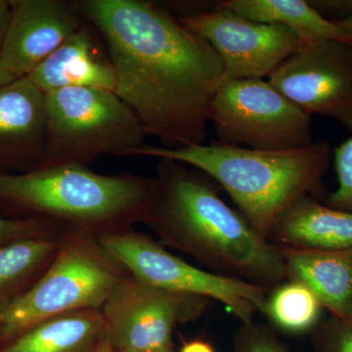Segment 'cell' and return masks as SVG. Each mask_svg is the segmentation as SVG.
<instances>
[{
	"label": "cell",
	"instance_id": "obj_16",
	"mask_svg": "<svg viewBox=\"0 0 352 352\" xmlns=\"http://www.w3.org/2000/svg\"><path fill=\"white\" fill-rule=\"evenodd\" d=\"M278 250L286 264L288 280L307 285L331 316L352 319V250Z\"/></svg>",
	"mask_w": 352,
	"mask_h": 352
},
{
	"label": "cell",
	"instance_id": "obj_26",
	"mask_svg": "<svg viewBox=\"0 0 352 352\" xmlns=\"http://www.w3.org/2000/svg\"><path fill=\"white\" fill-rule=\"evenodd\" d=\"M179 352H215V349L207 340H193L184 342Z\"/></svg>",
	"mask_w": 352,
	"mask_h": 352
},
{
	"label": "cell",
	"instance_id": "obj_14",
	"mask_svg": "<svg viewBox=\"0 0 352 352\" xmlns=\"http://www.w3.org/2000/svg\"><path fill=\"white\" fill-rule=\"evenodd\" d=\"M28 78L44 94L67 87L112 92L116 88L115 73L106 44L88 20Z\"/></svg>",
	"mask_w": 352,
	"mask_h": 352
},
{
	"label": "cell",
	"instance_id": "obj_10",
	"mask_svg": "<svg viewBox=\"0 0 352 352\" xmlns=\"http://www.w3.org/2000/svg\"><path fill=\"white\" fill-rule=\"evenodd\" d=\"M179 20L219 55L223 66L222 83L268 78L305 43L288 28L247 19L220 4Z\"/></svg>",
	"mask_w": 352,
	"mask_h": 352
},
{
	"label": "cell",
	"instance_id": "obj_6",
	"mask_svg": "<svg viewBox=\"0 0 352 352\" xmlns=\"http://www.w3.org/2000/svg\"><path fill=\"white\" fill-rule=\"evenodd\" d=\"M45 144L41 168L87 166L103 155L129 156L148 135L115 92L67 87L45 94Z\"/></svg>",
	"mask_w": 352,
	"mask_h": 352
},
{
	"label": "cell",
	"instance_id": "obj_15",
	"mask_svg": "<svg viewBox=\"0 0 352 352\" xmlns=\"http://www.w3.org/2000/svg\"><path fill=\"white\" fill-rule=\"evenodd\" d=\"M267 241L278 249L352 250V212L305 195L280 215Z\"/></svg>",
	"mask_w": 352,
	"mask_h": 352
},
{
	"label": "cell",
	"instance_id": "obj_4",
	"mask_svg": "<svg viewBox=\"0 0 352 352\" xmlns=\"http://www.w3.org/2000/svg\"><path fill=\"white\" fill-rule=\"evenodd\" d=\"M157 189L156 177L100 175L87 166L62 164L0 173V207L21 219L50 220L100 235L144 222Z\"/></svg>",
	"mask_w": 352,
	"mask_h": 352
},
{
	"label": "cell",
	"instance_id": "obj_11",
	"mask_svg": "<svg viewBox=\"0 0 352 352\" xmlns=\"http://www.w3.org/2000/svg\"><path fill=\"white\" fill-rule=\"evenodd\" d=\"M268 82L307 115L352 129V45L321 41L303 44Z\"/></svg>",
	"mask_w": 352,
	"mask_h": 352
},
{
	"label": "cell",
	"instance_id": "obj_24",
	"mask_svg": "<svg viewBox=\"0 0 352 352\" xmlns=\"http://www.w3.org/2000/svg\"><path fill=\"white\" fill-rule=\"evenodd\" d=\"M311 333L314 352H352V319L331 316Z\"/></svg>",
	"mask_w": 352,
	"mask_h": 352
},
{
	"label": "cell",
	"instance_id": "obj_2",
	"mask_svg": "<svg viewBox=\"0 0 352 352\" xmlns=\"http://www.w3.org/2000/svg\"><path fill=\"white\" fill-rule=\"evenodd\" d=\"M157 189L143 223L208 271L270 291L288 280L281 252L219 195L221 187L179 162L157 160Z\"/></svg>",
	"mask_w": 352,
	"mask_h": 352
},
{
	"label": "cell",
	"instance_id": "obj_31",
	"mask_svg": "<svg viewBox=\"0 0 352 352\" xmlns=\"http://www.w3.org/2000/svg\"><path fill=\"white\" fill-rule=\"evenodd\" d=\"M2 342L1 328H0V344Z\"/></svg>",
	"mask_w": 352,
	"mask_h": 352
},
{
	"label": "cell",
	"instance_id": "obj_7",
	"mask_svg": "<svg viewBox=\"0 0 352 352\" xmlns=\"http://www.w3.org/2000/svg\"><path fill=\"white\" fill-rule=\"evenodd\" d=\"M96 238L111 258L145 283L217 300L241 323L254 321L256 312L263 314L270 291L263 287L196 267L133 228Z\"/></svg>",
	"mask_w": 352,
	"mask_h": 352
},
{
	"label": "cell",
	"instance_id": "obj_5",
	"mask_svg": "<svg viewBox=\"0 0 352 352\" xmlns=\"http://www.w3.org/2000/svg\"><path fill=\"white\" fill-rule=\"evenodd\" d=\"M126 273L101 247L96 235L69 231L43 274L24 293L0 303L2 342H11L58 315L101 309Z\"/></svg>",
	"mask_w": 352,
	"mask_h": 352
},
{
	"label": "cell",
	"instance_id": "obj_30",
	"mask_svg": "<svg viewBox=\"0 0 352 352\" xmlns=\"http://www.w3.org/2000/svg\"><path fill=\"white\" fill-rule=\"evenodd\" d=\"M117 352H134V351H117ZM151 352H173V347H171V349H163V351H151Z\"/></svg>",
	"mask_w": 352,
	"mask_h": 352
},
{
	"label": "cell",
	"instance_id": "obj_27",
	"mask_svg": "<svg viewBox=\"0 0 352 352\" xmlns=\"http://www.w3.org/2000/svg\"><path fill=\"white\" fill-rule=\"evenodd\" d=\"M17 80V78H15L3 65L0 63V87L6 85L7 83L13 82V80Z\"/></svg>",
	"mask_w": 352,
	"mask_h": 352
},
{
	"label": "cell",
	"instance_id": "obj_18",
	"mask_svg": "<svg viewBox=\"0 0 352 352\" xmlns=\"http://www.w3.org/2000/svg\"><path fill=\"white\" fill-rule=\"evenodd\" d=\"M219 4L247 19L288 28L305 43L336 41L352 45V32L339 23L324 17L309 1L227 0Z\"/></svg>",
	"mask_w": 352,
	"mask_h": 352
},
{
	"label": "cell",
	"instance_id": "obj_19",
	"mask_svg": "<svg viewBox=\"0 0 352 352\" xmlns=\"http://www.w3.org/2000/svg\"><path fill=\"white\" fill-rule=\"evenodd\" d=\"M61 238H25L0 247V303L24 293L43 274Z\"/></svg>",
	"mask_w": 352,
	"mask_h": 352
},
{
	"label": "cell",
	"instance_id": "obj_20",
	"mask_svg": "<svg viewBox=\"0 0 352 352\" xmlns=\"http://www.w3.org/2000/svg\"><path fill=\"white\" fill-rule=\"evenodd\" d=\"M323 305L307 285L287 280L268 293L263 315L282 332L312 333L321 323Z\"/></svg>",
	"mask_w": 352,
	"mask_h": 352
},
{
	"label": "cell",
	"instance_id": "obj_23",
	"mask_svg": "<svg viewBox=\"0 0 352 352\" xmlns=\"http://www.w3.org/2000/svg\"><path fill=\"white\" fill-rule=\"evenodd\" d=\"M338 177V188L324 199V205L352 212V138L333 152Z\"/></svg>",
	"mask_w": 352,
	"mask_h": 352
},
{
	"label": "cell",
	"instance_id": "obj_1",
	"mask_svg": "<svg viewBox=\"0 0 352 352\" xmlns=\"http://www.w3.org/2000/svg\"><path fill=\"white\" fill-rule=\"evenodd\" d=\"M107 47L115 94L162 147L205 144L223 66L205 38L159 4L78 0Z\"/></svg>",
	"mask_w": 352,
	"mask_h": 352
},
{
	"label": "cell",
	"instance_id": "obj_9",
	"mask_svg": "<svg viewBox=\"0 0 352 352\" xmlns=\"http://www.w3.org/2000/svg\"><path fill=\"white\" fill-rule=\"evenodd\" d=\"M212 300L153 286L126 273L101 308L113 351L173 347L175 327L201 318Z\"/></svg>",
	"mask_w": 352,
	"mask_h": 352
},
{
	"label": "cell",
	"instance_id": "obj_25",
	"mask_svg": "<svg viewBox=\"0 0 352 352\" xmlns=\"http://www.w3.org/2000/svg\"><path fill=\"white\" fill-rule=\"evenodd\" d=\"M11 16V1L0 0V55Z\"/></svg>",
	"mask_w": 352,
	"mask_h": 352
},
{
	"label": "cell",
	"instance_id": "obj_28",
	"mask_svg": "<svg viewBox=\"0 0 352 352\" xmlns=\"http://www.w3.org/2000/svg\"><path fill=\"white\" fill-rule=\"evenodd\" d=\"M95 352H115L113 351L112 346H111L110 342L107 339V337H104V339L102 340L100 344H99L98 347H97L96 351Z\"/></svg>",
	"mask_w": 352,
	"mask_h": 352
},
{
	"label": "cell",
	"instance_id": "obj_17",
	"mask_svg": "<svg viewBox=\"0 0 352 352\" xmlns=\"http://www.w3.org/2000/svg\"><path fill=\"white\" fill-rule=\"evenodd\" d=\"M101 309H85L41 322L0 352H95L105 337Z\"/></svg>",
	"mask_w": 352,
	"mask_h": 352
},
{
	"label": "cell",
	"instance_id": "obj_21",
	"mask_svg": "<svg viewBox=\"0 0 352 352\" xmlns=\"http://www.w3.org/2000/svg\"><path fill=\"white\" fill-rule=\"evenodd\" d=\"M71 230L50 220L0 217V247L25 238H60Z\"/></svg>",
	"mask_w": 352,
	"mask_h": 352
},
{
	"label": "cell",
	"instance_id": "obj_12",
	"mask_svg": "<svg viewBox=\"0 0 352 352\" xmlns=\"http://www.w3.org/2000/svg\"><path fill=\"white\" fill-rule=\"evenodd\" d=\"M87 21L78 1L14 0L0 63L25 78Z\"/></svg>",
	"mask_w": 352,
	"mask_h": 352
},
{
	"label": "cell",
	"instance_id": "obj_3",
	"mask_svg": "<svg viewBox=\"0 0 352 352\" xmlns=\"http://www.w3.org/2000/svg\"><path fill=\"white\" fill-rule=\"evenodd\" d=\"M129 156L168 159L207 175L226 190L252 228L268 236L294 201L305 195H320L333 151L326 141H314L300 149L258 151L210 144L182 148L142 145Z\"/></svg>",
	"mask_w": 352,
	"mask_h": 352
},
{
	"label": "cell",
	"instance_id": "obj_29",
	"mask_svg": "<svg viewBox=\"0 0 352 352\" xmlns=\"http://www.w3.org/2000/svg\"><path fill=\"white\" fill-rule=\"evenodd\" d=\"M336 22L339 23L342 27L346 28L347 30L352 32V15L346 18V19L336 21Z\"/></svg>",
	"mask_w": 352,
	"mask_h": 352
},
{
	"label": "cell",
	"instance_id": "obj_8",
	"mask_svg": "<svg viewBox=\"0 0 352 352\" xmlns=\"http://www.w3.org/2000/svg\"><path fill=\"white\" fill-rule=\"evenodd\" d=\"M219 144L288 151L314 143L311 117L263 78L222 83L210 105Z\"/></svg>",
	"mask_w": 352,
	"mask_h": 352
},
{
	"label": "cell",
	"instance_id": "obj_22",
	"mask_svg": "<svg viewBox=\"0 0 352 352\" xmlns=\"http://www.w3.org/2000/svg\"><path fill=\"white\" fill-rule=\"evenodd\" d=\"M233 352H289L274 328L263 324L241 323L233 339Z\"/></svg>",
	"mask_w": 352,
	"mask_h": 352
},
{
	"label": "cell",
	"instance_id": "obj_13",
	"mask_svg": "<svg viewBox=\"0 0 352 352\" xmlns=\"http://www.w3.org/2000/svg\"><path fill=\"white\" fill-rule=\"evenodd\" d=\"M45 94L28 76L0 87V173L43 166Z\"/></svg>",
	"mask_w": 352,
	"mask_h": 352
}]
</instances>
